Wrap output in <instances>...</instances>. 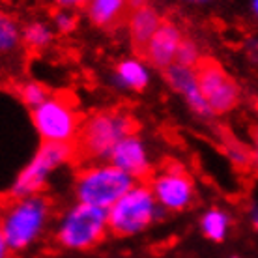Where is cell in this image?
Returning a JSON list of instances; mask_svg holds the SVG:
<instances>
[{"label": "cell", "instance_id": "obj_11", "mask_svg": "<svg viewBox=\"0 0 258 258\" xmlns=\"http://www.w3.org/2000/svg\"><path fill=\"white\" fill-rule=\"evenodd\" d=\"M110 165L122 168L123 172L131 174L135 180H146L152 176V167H150L146 148L137 135H129L118 142L114 150L109 155Z\"/></svg>", "mask_w": 258, "mask_h": 258}, {"label": "cell", "instance_id": "obj_1", "mask_svg": "<svg viewBox=\"0 0 258 258\" xmlns=\"http://www.w3.org/2000/svg\"><path fill=\"white\" fill-rule=\"evenodd\" d=\"M135 118L123 109L99 110L90 116H86L81 123L79 135L73 142L75 159L73 163L97 161L101 157L109 159L110 152L118 142L129 135H135L137 131Z\"/></svg>", "mask_w": 258, "mask_h": 258}, {"label": "cell", "instance_id": "obj_17", "mask_svg": "<svg viewBox=\"0 0 258 258\" xmlns=\"http://www.w3.org/2000/svg\"><path fill=\"white\" fill-rule=\"evenodd\" d=\"M15 92H17V96H19L21 101H23L26 107H32V110L38 109L39 105H43L47 99L51 97L49 90L39 83H23L15 88Z\"/></svg>", "mask_w": 258, "mask_h": 258}, {"label": "cell", "instance_id": "obj_23", "mask_svg": "<svg viewBox=\"0 0 258 258\" xmlns=\"http://www.w3.org/2000/svg\"><path fill=\"white\" fill-rule=\"evenodd\" d=\"M58 6L62 8H77V6H86L84 0H54Z\"/></svg>", "mask_w": 258, "mask_h": 258}, {"label": "cell", "instance_id": "obj_15", "mask_svg": "<svg viewBox=\"0 0 258 258\" xmlns=\"http://www.w3.org/2000/svg\"><path fill=\"white\" fill-rule=\"evenodd\" d=\"M116 75L120 79V83L131 90H144L148 86V71L135 60L120 62L116 68Z\"/></svg>", "mask_w": 258, "mask_h": 258}, {"label": "cell", "instance_id": "obj_20", "mask_svg": "<svg viewBox=\"0 0 258 258\" xmlns=\"http://www.w3.org/2000/svg\"><path fill=\"white\" fill-rule=\"evenodd\" d=\"M202 58L199 54V49L189 38H183L180 49H178V54H176V64L180 66H187V68H195L199 64V60Z\"/></svg>", "mask_w": 258, "mask_h": 258}, {"label": "cell", "instance_id": "obj_16", "mask_svg": "<svg viewBox=\"0 0 258 258\" xmlns=\"http://www.w3.org/2000/svg\"><path fill=\"white\" fill-rule=\"evenodd\" d=\"M228 217L225 212L221 210H210V212L202 217V232L213 241H221L225 239L226 230H228Z\"/></svg>", "mask_w": 258, "mask_h": 258}, {"label": "cell", "instance_id": "obj_21", "mask_svg": "<svg viewBox=\"0 0 258 258\" xmlns=\"http://www.w3.org/2000/svg\"><path fill=\"white\" fill-rule=\"evenodd\" d=\"M17 38H19V30H17V25L13 23V19L10 17H2V23H0V43H2V51H8V49H13L15 43H17Z\"/></svg>", "mask_w": 258, "mask_h": 258}, {"label": "cell", "instance_id": "obj_12", "mask_svg": "<svg viewBox=\"0 0 258 258\" xmlns=\"http://www.w3.org/2000/svg\"><path fill=\"white\" fill-rule=\"evenodd\" d=\"M165 79H167L168 84L176 92H180L181 96L187 99V103L193 107V110H197L202 116H210L212 114V110H210L206 99H204V96H202V92L199 88L195 68L172 64L170 68L165 70Z\"/></svg>", "mask_w": 258, "mask_h": 258}, {"label": "cell", "instance_id": "obj_29", "mask_svg": "<svg viewBox=\"0 0 258 258\" xmlns=\"http://www.w3.org/2000/svg\"><path fill=\"white\" fill-rule=\"evenodd\" d=\"M84 2H86V6H88V4H90V2H92V0H84Z\"/></svg>", "mask_w": 258, "mask_h": 258}, {"label": "cell", "instance_id": "obj_3", "mask_svg": "<svg viewBox=\"0 0 258 258\" xmlns=\"http://www.w3.org/2000/svg\"><path fill=\"white\" fill-rule=\"evenodd\" d=\"M137 185L135 178L114 165H90L77 172L75 193L81 204H88L101 210H110Z\"/></svg>", "mask_w": 258, "mask_h": 258}, {"label": "cell", "instance_id": "obj_5", "mask_svg": "<svg viewBox=\"0 0 258 258\" xmlns=\"http://www.w3.org/2000/svg\"><path fill=\"white\" fill-rule=\"evenodd\" d=\"M155 202L157 199L148 183L133 185L114 206L107 210L109 232L123 238L144 230L157 215Z\"/></svg>", "mask_w": 258, "mask_h": 258}, {"label": "cell", "instance_id": "obj_30", "mask_svg": "<svg viewBox=\"0 0 258 258\" xmlns=\"http://www.w3.org/2000/svg\"><path fill=\"white\" fill-rule=\"evenodd\" d=\"M193 2H204V0H193Z\"/></svg>", "mask_w": 258, "mask_h": 258}, {"label": "cell", "instance_id": "obj_24", "mask_svg": "<svg viewBox=\"0 0 258 258\" xmlns=\"http://www.w3.org/2000/svg\"><path fill=\"white\" fill-rule=\"evenodd\" d=\"M129 6H131L133 12H137V10H141V8L146 6V0H129Z\"/></svg>", "mask_w": 258, "mask_h": 258}, {"label": "cell", "instance_id": "obj_28", "mask_svg": "<svg viewBox=\"0 0 258 258\" xmlns=\"http://www.w3.org/2000/svg\"><path fill=\"white\" fill-rule=\"evenodd\" d=\"M254 54L258 56V43H256V47H254Z\"/></svg>", "mask_w": 258, "mask_h": 258}, {"label": "cell", "instance_id": "obj_10", "mask_svg": "<svg viewBox=\"0 0 258 258\" xmlns=\"http://www.w3.org/2000/svg\"><path fill=\"white\" fill-rule=\"evenodd\" d=\"M181 41H183V34L180 28L170 21H163L159 30L150 39V43L142 52V58L154 68L167 70L172 64H176V54H178Z\"/></svg>", "mask_w": 258, "mask_h": 258}, {"label": "cell", "instance_id": "obj_14", "mask_svg": "<svg viewBox=\"0 0 258 258\" xmlns=\"http://www.w3.org/2000/svg\"><path fill=\"white\" fill-rule=\"evenodd\" d=\"M163 25V19L159 17V13L155 12L154 8L144 6L141 10L131 13L129 17V38L133 43V49L139 56H142V52L150 43V39L154 38L155 32L159 30V26Z\"/></svg>", "mask_w": 258, "mask_h": 258}, {"label": "cell", "instance_id": "obj_9", "mask_svg": "<svg viewBox=\"0 0 258 258\" xmlns=\"http://www.w3.org/2000/svg\"><path fill=\"white\" fill-rule=\"evenodd\" d=\"M148 183L157 202L167 210H185L195 200V185L187 170L178 161H167L161 168L152 172Z\"/></svg>", "mask_w": 258, "mask_h": 258}, {"label": "cell", "instance_id": "obj_7", "mask_svg": "<svg viewBox=\"0 0 258 258\" xmlns=\"http://www.w3.org/2000/svg\"><path fill=\"white\" fill-rule=\"evenodd\" d=\"M75 159V148L73 144H60V142H43L34 159L28 163V167L19 174L12 185L8 199L17 200L38 195L47 181V176L52 168H56L62 163H73Z\"/></svg>", "mask_w": 258, "mask_h": 258}, {"label": "cell", "instance_id": "obj_6", "mask_svg": "<svg viewBox=\"0 0 258 258\" xmlns=\"http://www.w3.org/2000/svg\"><path fill=\"white\" fill-rule=\"evenodd\" d=\"M107 230H109L107 210L79 202L62 221L56 232V241L66 249L84 251L101 243Z\"/></svg>", "mask_w": 258, "mask_h": 258}, {"label": "cell", "instance_id": "obj_2", "mask_svg": "<svg viewBox=\"0 0 258 258\" xmlns=\"http://www.w3.org/2000/svg\"><path fill=\"white\" fill-rule=\"evenodd\" d=\"M49 210L51 202L41 195L10 200L2 221V258H6L8 251H21L38 238L49 217Z\"/></svg>", "mask_w": 258, "mask_h": 258}, {"label": "cell", "instance_id": "obj_8", "mask_svg": "<svg viewBox=\"0 0 258 258\" xmlns=\"http://www.w3.org/2000/svg\"><path fill=\"white\" fill-rule=\"evenodd\" d=\"M197 81L212 114H225L239 103V86L217 60L202 56L195 66Z\"/></svg>", "mask_w": 258, "mask_h": 258}, {"label": "cell", "instance_id": "obj_25", "mask_svg": "<svg viewBox=\"0 0 258 258\" xmlns=\"http://www.w3.org/2000/svg\"><path fill=\"white\" fill-rule=\"evenodd\" d=\"M252 139H254V152H252V155H254V161L258 165V125L252 131Z\"/></svg>", "mask_w": 258, "mask_h": 258}, {"label": "cell", "instance_id": "obj_19", "mask_svg": "<svg viewBox=\"0 0 258 258\" xmlns=\"http://www.w3.org/2000/svg\"><path fill=\"white\" fill-rule=\"evenodd\" d=\"M223 148H225V152L228 154V157H230L238 167L249 168L252 165L251 161H252V157H254V155H252L251 152L243 146V144H239L236 139L225 137V141H223Z\"/></svg>", "mask_w": 258, "mask_h": 258}, {"label": "cell", "instance_id": "obj_13", "mask_svg": "<svg viewBox=\"0 0 258 258\" xmlns=\"http://www.w3.org/2000/svg\"><path fill=\"white\" fill-rule=\"evenodd\" d=\"M86 10L92 23L103 30H116L127 25L133 13L129 0H92Z\"/></svg>", "mask_w": 258, "mask_h": 258}, {"label": "cell", "instance_id": "obj_18", "mask_svg": "<svg viewBox=\"0 0 258 258\" xmlns=\"http://www.w3.org/2000/svg\"><path fill=\"white\" fill-rule=\"evenodd\" d=\"M51 39H52L51 30L43 23H30L25 28V45L34 52L45 49Z\"/></svg>", "mask_w": 258, "mask_h": 258}, {"label": "cell", "instance_id": "obj_22", "mask_svg": "<svg viewBox=\"0 0 258 258\" xmlns=\"http://www.w3.org/2000/svg\"><path fill=\"white\" fill-rule=\"evenodd\" d=\"M54 23H56V28L62 30V32H70L75 28V17L68 12H58L54 15Z\"/></svg>", "mask_w": 258, "mask_h": 258}, {"label": "cell", "instance_id": "obj_4", "mask_svg": "<svg viewBox=\"0 0 258 258\" xmlns=\"http://www.w3.org/2000/svg\"><path fill=\"white\" fill-rule=\"evenodd\" d=\"M84 118L75 110L70 94H54L32 110V122L43 142L73 144Z\"/></svg>", "mask_w": 258, "mask_h": 258}, {"label": "cell", "instance_id": "obj_26", "mask_svg": "<svg viewBox=\"0 0 258 258\" xmlns=\"http://www.w3.org/2000/svg\"><path fill=\"white\" fill-rule=\"evenodd\" d=\"M252 221H254V225H256V228H258V210L252 212Z\"/></svg>", "mask_w": 258, "mask_h": 258}, {"label": "cell", "instance_id": "obj_27", "mask_svg": "<svg viewBox=\"0 0 258 258\" xmlns=\"http://www.w3.org/2000/svg\"><path fill=\"white\" fill-rule=\"evenodd\" d=\"M252 6H254V12L258 13V0H252Z\"/></svg>", "mask_w": 258, "mask_h": 258}]
</instances>
